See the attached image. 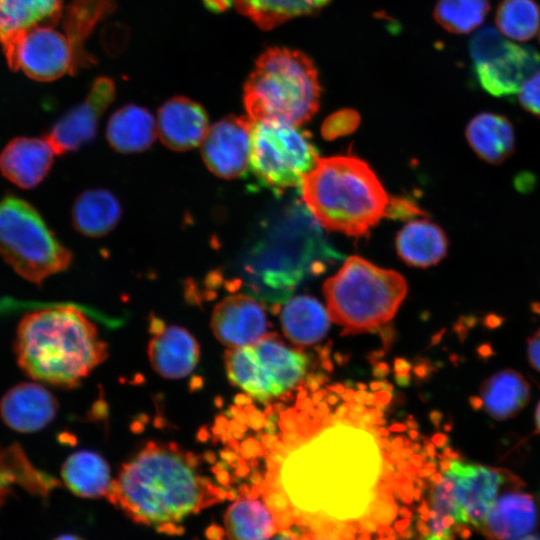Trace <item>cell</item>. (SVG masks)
<instances>
[{
  "mask_svg": "<svg viewBox=\"0 0 540 540\" xmlns=\"http://www.w3.org/2000/svg\"><path fill=\"white\" fill-rule=\"evenodd\" d=\"M383 460L376 438L348 423L327 426L268 472L259 489L283 492L301 513L354 521L372 508Z\"/></svg>",
  "mask_w": 540,
  "mask_h": 540,
  "instance_id": "obj_1",
  "label": "cell"
},
{
  "mask_svg": "<svg viewBox=\"0 0 540 540\" xmlns=\"http://www.w3.org/2000/svg\"><path fill=\"white\" fill-rule=\"evenodd\" d=\"M229 469L225 460L149 442L122 466L107 498L133 521L178 534L190 516L238 496Z\"/></svg>",
  "mask_w": 540,
  "mask_h": 540,
  "instance_id": "obj_2",
  "label": "cell"
},
{
  "mask_svg": "<svg viewBox=\"0 0 540 540\" xmlns=\"http://www.w3.org/2000/svg\"><path fill=\"white\" fill-rule=\"evenodd\" d=\"M14 351L31 378L71 388L108 356L95 324L73 306H53L26 314L19 323Z\"/></svg>",
  "mask_w": 540,
  "mask_h": 540,
  "instance_id": "obj_3",
  "label": "cell"
},
{
  "mask_svg": "<svg viewBox=\"0 0 540 540\" xmlns=\"http://www.w3.org/2000/svg\"><path fill=\"white\" fill-rule=\"evenodd\" d=\"M306 206L294 202L272 220L248 267L249 285L260 299L287 301L304 280L341 259Z\"/></svg>",
  "mask_w": 540,
  "mask_h": 540,
  "instance_id": "obj_4",
  "label": "cell"
},
{
  "mask_svg": "<svg viewBox=\"0 0 540 540\" xmlns=\"http://www.w3.org/2000/svg\"><path fill=\"white\" fill-rule=\"evenodd\" d=\"M301 195L323 228L354 237L387 216L391 201L369 165L352 155L319 158L302 180Z\"/></svg>",
  "mask_w": 540,
  "mask_h": 540,
  "instance_id": "obj_5",
  "label": "cell"
},
{
  "mask_svg": "<svg viewBox=\"0 0 540 540\" xmlns=\"http://www.w3.org/2000/svg\"><path fill=\"white\" fill-rule=\"evenodd\" d=\"M320 94L312 60L298 50L273 47L258 57L244 84L243 100L252 122L300 126L317 112Z\"/></svg>",
  "mask_w": 540,
  "mask_h": 540,
  "instance_id": "obj_6",
  "label": "cell"
},
{
  "mask_svg": "<svg viewBox=\"0 0 540 540\" xmlns=\"http://www.w3.org/2000/svg\"><path fill=\"white\" fill-rule=\"evenodd\" d=\"M398 272L349 257L323 285L330 319L346 333L371 331L390 321L407 294Z\"/></svg>",
  "mask_w": 540,
  "mask_h": 540,
  "instance_id": "obj_7",
  "label": "cell"
},
{
  "mask_svg": "<svg viewBox=\"0 0 540 540\" xmlns=\"http://www.w3.org/2000/svg\"><path fill=\"white\" fill-rule=\"evenodd\" d=\"M0 256L35 284L67 269L72 258L38 211L15 195L0 200Z\"/></svg>",
  "mask_w": 540,
  "mask_h": 540,
  "instance_id": "obj_8",
  "label": "cell"
},
{
  "mask_svg": "<svg viewBox=\"0 0 540 540\" xmlns=\"http://www.w3.org/2000/svg\"><path fill=\"white\" fill-rule=\"evenodd\" d=\"M224 363L229 381L262 402L293 388L307 367L306 357L274 334H266L250 345L229 348Z\"/></svg>",
  "mask_w": 540,
  "mask_h": 540,
  "instance_id": "obj_9",
  "label": "cell"
},
{
  "mask_svg": "<svg viewBox=\"0 0 540 540\" xmlns=\"http://www.w3.org/2000/svg\"><path fill=\"white\" fill-rule=\"evenodd\" d=\"M307 132L279 121L253 122L250 166L256 178L275 192L301 186L318 161Z\"/></svg>",
  "mask_w": 540,
  "mask_h": 540,
  "instance_id": "obj_10",
  "label": "cell"
},
{
  "mask_svg": "<svg viewBox=\"0 0 540 540\" xmlns=\"http://www.w3.org/2000/svg\"><path fill=\"white\" fill-rule=\"evenodd\" d=\"M441 480L447 486L464 524L479 530L489 508L504 490L522 484L511 472L483 464L451 460Z\"/></svg>",
  "mask_w": 540,
  "mask_h": 540,
  "instance_id": "obj_11",
  "label": "cell"
},
{
  "mask_svg": "<svg viewBox=\"0 0 540 540\" xmlns=\"http://www.w3.org/2000/svg\"><path fill=\"white\" fill-rule=\"evenodd\" d=\"M253 122L248 116H227L210 127L201 142L207 168L216 176L233 179L250 165Z\"/></svg>",
  "mask_w": 540,
  "mask_h": 540,
  "instance_id": "obj_12",
  "label": "cell"
},
{
  "mask_svg": "<svg viewBox=\"0 0 540 540\" xmlns=\"http://www.w3.org/2000/svg\"><path fill=\"white\" fill-rule=\"evenodd\" d=\"M115 90L112 79L97 78L85 100L54 123L44 138L56 155L75 151L95 136L100 117L115 98Z\"/></svg>",
  "mask_w": 540,
  "mask_h": 540,
  "instance_id": "obj_13",
  "label": "cell"
},
{
  "mask_svg": "<svg viewBox=\"0 0 540 540\" xmlns=\"http://www.w3.org/2000/svg\"><path fill=\"white\" fill-rule=\"evenodd\" d=\"M523 483L501 492L478 531L488 540H519L540 522V501L522 490Z\"/></svg>",
  "mask_w": 540,
  "mask_h": 540,
  "instance_id": "obj_14",
  "label": "cell"
},
{
  "mask_svg": "<svg viewBox=\"0 0 540 540\" xmlns=\"http://www.w3.org/2000/svg\"><path fill=\"white\" fill-rule=\"evenodd\" d=\"M211 328L218 341L229 348L250 345L266 335L265 310L251 296L231 295L214 307Z\"/></svg>",
  "mask_w": 540,
  "mask_h": 540,
  "instance_id": "obj_15",
  "label": "cell"
},
{
  "mask_svg": "<svg viewBox=\"0 0 540 540\" xmlns=\"http://www.w3.org/2000/svg\"><path fill=\"white\" fill-rule=\"evenodd\" d=\"M153 336L148 344V357L157 374L168 379L189 375L200 357V347L194 336L185 328L165 325L153 320Z\"/></svg>",
  "mask_w": 540,
  "mask_h": 540,
  "instance_id": "obj_16",
  "label": "cell"
},
{
  "mask_svg": "<svg viewBox=\"0 0 540 540\" xmlns=\"http://www.w3.org/2000/svg\"><path fill=\"white\" fill-rule=\"evenodd\" d=\"M57 411L58 402L54 395L38 383H19L0 401L3 422L19 433L40 431L53 421Z\"/></svg>",
  "mask_w": 540,
  "mask_h": 540,
  "instance_id": "obj_17",
  "label": "cell"
},
{
  "mask_svg": "<svg viewBox=\"0 0 540 540\" xmlns=\"http://www.w3.org/2000/svg\"><path fill=\"white\" fill-rule=\"evenodd\" d=\"M63 11L62 0H0V44L9 67L23 35L58 24Z\"/></svg>",
  "mask_w": 540,
  "mask_h": 540,
  "instance_id": "obj_18",
  "label": "cell"
},
{
  "mask_svg": "<svg viewBox=\"0 0 540 540\" xmlns=\"http://www.w3.org/2000/svg\"><path fill=\"white\" fill-rule=\"evenodd\" d=\"M157 135L175 151L190 150L201 144L208 129V116L197 102L182 96L167 100L159 109Z\"/></svg>",
  "mask_w": 540,
  "mask_h": 540,
  "instance_id": "obj_19",
  "label": "cell"
},
{
  "mask_svg": "<svg viewBox=\"0 0 540 540\" xmlns=\"http://www.w3.org/2000/svg\"><path fill=\"white\" fill-rule=\"evenodd\" d=\"M480 86L495 97H508L540 70V54L530 46L515 45L510 53L495 61L474 65Z\"/></svg>",
  "mask_w": 540,
  "mask_h": 540,
  "instance_id": "obj_20",
  "label": "cell"
},
{
  "mask_svg": "<svg viewBox=\"0 0 540 540\" xmlns=\"http://www.w3.org/2000/svg\"><path fill=\"white\" fill-rule=\"evenodd\" d=\"M55 152L43 138L17 137L0 154V170L21 188H33L49 173Z\"/></svg>",
  "mask_w": 540,
  "mask_h": 540,
  "instance_id": "obj_21",
  "label": "cell"
},
{
  "mask_svg": "<svg viewBox=\"0 0 540 540\" xmlns=\"http://www.w3.org/2000/svg\"><path fill=\"white\" fill-rule=\"evenodd\" d=\"M58 486L55 478L34 466L19 444L0 447V507L16 488L46 499Z\"/></svg>",
  "mask_w": 540,
  "mask_h": 540,
  "instance_id": "obj_22",
  "label": "cell"
},
{
  "mask_svg": "<svg viewBox=\"0 0 540 540\" xmlns=\"http://www.w3.org/2000/svg\"><path fill=\"white\" fill-rule=\"evenodd\" d=\"M529 400L526 378L513 369H503L484 380L476 402L488 416L500 421L516 416Z\"/></svg>",
  "mask_w": 540,
  "mask_h": 540,
  "instance_id": "obj_23",
  "label": "cell"
},
{
  "mask_svg": "<svg viewBox=\"0 0 540 540\" xmlns=\"http://www.w3.org/2000/svg\"><path fill=\"white\" fill-rule=\"evenodd\" d=\"M467 142L483 161L499 165L515 150V132L511 121L494 112H481L467 124Z\"/></svg>",
  "mask_w": 540,
  "mask_h": 540,
  "instance_id": "obj_24",
  "label": "cell"
},
{
  "mask_svg": "<svg viewBox=\"0 0 540 540\" xmlns=\"http://www.w3.org/2000/svg\"><path fill=\"white\" fill-rule=\"evenodd\" d=\"M449 241L443 229L427 220H413L397 234L396 249L408 265L429 267L439 263L448 252Z\"/></svg>",
  "mask_w": 540,
  "mask_h": 540,
  "instance_id": "obj_25",
  "label": "cell"
},
{
  "mask_svg": "<svg viewBox=\"0 0 540 540\" xmlns=\"http://www.w3.org/2000/svg\"><path fill=\"white\" fill-rule=\"evenodd\" d=\"M224 525L229 540H270L278 528L272 511L249 490L228 507Z\"/></svg>",
  "mask_w": 540,
  "mask_h": 540,
  "instance_id": "obj_26",
  "label": "cell"
},
{
  "mask_svg": "<svg viewBox=\"0 0 540 540\" xmlns=\"http://www.w3.org/2000/svg\"><path fill=\"white\" fill-rule=\"evenodd\" d=\"M157 135V124L145 108L128 104L119 108L109 119L106 137L110 146L121 153L146 150Z\"/></svg>",
  "mask_w": 540,
  "mask_h": 540,
  "instance_id": "obj_27",
  "label": "cell"
},
{
  "mask_svg": "<svg viewBox=\"0 0 540 540\" xmlns=\"http://www.w3.org/2000/svg\"><path fill=\"white\" fill-rule=\"evenodd\" d=\"M328 311L313 297L300 295L288 299L281 312L285 336L297 346L320 341L330 325Z\"/></svg>",
  "mask_w": 540,
  "mask_h": 540,
  "instance_id": "obj_28",
  "label": "cell"
},
{
  "mask_svg": "<svg viewBox=\"0 0 540 540\" xmlns=\"http://www.w3.org/2000/svg\"><path fill=\"white\" fill-rule=\"evenodd\" d=\"M61 477L73 494L83 498L108 497L113 482L107 462L88 450L71 454L61 467Z\"/></svg>",
  "mask_w": 540,
  "mask_h": 540,
  "instance_id": "obj_29",
  "label": "cell"
},
{
  "mask_svg": "<svg viewBox=\"0 0 540 540\" xmlns=\"http://www.w3.org/2000/svg\"><path fill=\"white\" fill-rule=\"evenodd\" d=\"M115 7V0H71L64 7L58 25L86 66L94 63L86 51V42L97 24Z\"/></svg>",
  "mask_w": 540,
  "mask_h": 540,
  "instance_id": "obj_30",
  "label": "cell"
},
{
  "mask_svg": "<svg viewBox=\"0 0 540 540\" xmlns=\"http://www.w3.org/2000/svg\"><path fill=\"white\" fill-rule=\"evenodd\" d=\"M121 217V206L109 191H85L76 199L72 220L76 230L89 237H100L110 232Z\"/></svg>",
  "mask_w": 540,
  "mask_h": 540,
  "instance_id": "obj_31",
  "label": "cell"
},
{
  "mask_svg": "<svg viewBox=\"0 0 540 540\" xmlns=\"http://www.w3.org/2000/svg\"><path fill=\"white\" fill-rule=\"evenodd\" d=\"M331 0H234L237 10L263 30L317 13Z\"/></svg>",
  "mask_w": 540,
  "mask_h": 540,
  "instance_id": "obj_32",
  "label": "cell"
},
{
  "mask_svg": "<svg viewBox=\"0 0 540 540\" xmlns=\"http://www.w3.org/2000/svg\"><path fill=\"white\" fill-rule=\"evenodd\" d=\"M495 23L502 34L511 39L530 40L540 26V5L536 0H501Z\"/></svg>",
  "mask_w": 540,
  "mask_h": 540,
  "instance_id": "obj_33",
  "label": "cell"
},
{
  "mask_svg": "<svg viewBox=\"0 0 540 540\" xmlns=\"http://www.w3.org/2000/svg\"><path fill=\"white\" fill-rule=\"evenodd\" d=\"M490 8L489 0H438L433 16L446 31L468 34L484 22Z\"/></svg>",
  "mask_w": 540,
  "mask_h": 540,
  "instance_id": "obj_34",
  "label": "cell"
},
{
  "mask_svg": "<svg viewBox=\"0 0 540 540\" xmlns=\"http://www.w3.org/2000/svg\"><path fill=\"white\" fill-rule=\"evenodd\" d=\"M515 45L494 28L485 27L470 39L469 53L474 65L489 63L506 56Z\"/></svg>",
  "mask_w": 540,
  "mask_h": 540,
  "instance_id": "obj_35",
  "label": "cell"
},
{
  "mask_svg": "<svg viewBox=\"0 0 540 540\" xmlns=\"http://www.w3.org/2000/svg\"><path fill=\"white\" fill-rule=\"evenodd\" d=\"M360 122L359 114L352 109H342L328 116L322 125V135L328 140L353 132Z\"/></svg>",
  "mask_w": 540,
  "mask_h": 540,
  "instance_id": "obj_36",
  "label": "cell"
},
{
  "mask_svg": "<svg viewBox=\"0 0 540 540\" xmlns=\"http://www.w3.org/2000/svg\"><path fill=\"white\" fill-rule=\"evenodd\" d=\"M517 94L521 107L540 118V70L526 80Z\"/></svg>",
  "mask_w": 540,
  "mask_h": 540,
  "instance_id": "obj_37",
  "label": "cell"
},
{
  "mask_svg": "<svg viewBox=\"0 0 540 540\" xmlns=\"http://www.w3.org/2000/svg\"><path fill=\"white\" fill-rule=\"evenodd\" d=\"M422 214V211L413 202L405 199H392L390 201L387 216L404 218Z\"/></svg>",
  "mask_w": 540,
  "mask_h": 540,
  "instance_id": "obj_38",
  "label": "cell"
},
{
  "mask_svg": "<svg viewBox=\"0 0 540 540\" xmlns=\"http://www.w3.org/2000/svg\"><path fill=\"white\" fill-rule=\"evenodd\" d=\"M527 358L532 368L540 372V328L528 339Z\"/></svg>",
  "mask_w": 540,
  "mask_h": 540,
  "instance_id": "obj_39",
  "label": "cell"
},
{
  "mask_svg": "<svg viewBox=\"0 0 540 540\" xmlns=\"http://www.w3.org/2000/svg\"><path fill=\"white\" fill-rule=\"evenodd\" d=\"M203 3L210 11L220 13L230 8L234 0H203Z\"/></svg>",
  "mask_w": 540,
  "mask_h": 540,
  "instance_id": "obj_40",
  "label": "cell"
},
{
  "mask_svg": "<svg viewBox=\"0 0 540 540\" xmlns=\"http://www.w3.org/2000/svg\"><path fill=\"white\" fill-rule=\"evenodd\" d=\"M53 540H84V539L73 534H62V535L57 536Z\"/></svg>",
  "mask_w": 540,
  "mask_h": 540,
  "instance_id": "obj_41",
  "label": "cell"
},
{
  "mask_svg": "<svg viewBox=\"0 0 540 540\" xmlns=\"http://www.w3.org/2000/svg\"><path fill=\"white\" fill-rule=\"evenodd\" d=\"M535 426L537 431L540 433V400L535 409Z\"/></svg>",
  "mask_w": 540,
  "mask_h": 540,
  "instance_id": "obj_42",
  "label": "cell"
},
{
  "mask_svg": "<svg viewBox=\"0 0 540 540\" xmlns=\"http://www.w3.org/2000/svg\"><path fill=\"white\" fill-rule=\"evenodd\" d=\"M519 540H540V534L531 533Z\"/></svg>",
  "mask_w": 540,
  "mask_h": 540,
  "instance_id": "obj_43",
  "label": "cell"
},
{
  "mask_svg": "<svg viewBox=\"0 0 540 540\" xmlns=\"http://www.w3.org/2000/svg\"><path fill=\"white\" fill-rule=\"evenodd\" d=\"M539 41H540V35H539Z\"/></svg>",
  "mask_w": 540,
  "mask_h": 540,
  "instance_id": "obj_44",
  "label": "cell"
}]
</instances>
